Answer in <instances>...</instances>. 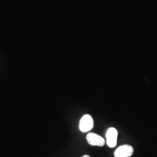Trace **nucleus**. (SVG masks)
Listing matches in <instances>:
<instances>
[{
	"instance_id": "obj_1",
	"label": "nucleus",
	"mask_w": 157,
	"mask_h": 157,
	"mask_svg": "<svg viewBox=\"0 0 157 157\" xmlns=\"http://www.w3.org/2000/svg\"><path fill=\"white\" fill-rule=\"evenodd\" d=\"M93 126L94 120L90 115L86 114L82 117L79 122V129L82 132H88L93 128Z\"/></svg>"
},
{
	"instance_id": "obj_2",
	"label": "nucleus",
	"mask_w": 157,
	"mask_h": 157,
	"mask_svg": "<svg viewBox=\"0 0 157 157\" xmlns=\"http://www.w3.org/2000/svg\"><path fill=\"white\" fill-rule=\"evenodd\" d=\"M134 153L133 147L129 144L119 146L113 153L115 157H130Z\"/></svg>"
},
{
	"instance_id": "obj_3",
	"label": "nucleus",
	"mask_w": 157,
	"mask_h": 157,
	"mask_svg": "<svg viewBox=\"0 0 157 157\" xmlns=\"http://www.w3.org/2000/svg\"><path fill=\"white\" fill-rule=\"evenodd\" d=\"M86 140L87 143L91 146L103 147L105 145V139L98 134L90 132L86 136Z\"/></svg>"
},
{
	"instance_id": "obj_5",
	"label": "nucleus",
	"mask_w": 157,
	"mask_h": 157,
	"mask_svg": "<svg viewBox=\"0 0 157 157\" xmlns=\"http://www.w3.org/2000/svg\"><path fill=\"white\" fill-rule=\"evenodd\" d=\"M82 157H91L90 155H84L83 156H82Z\"/></svg>"
},
{
	"instance_id": "obj_4",
	"label": "nucleus",
	"mask_w": 157,
	"mask_h": 157,
	"mask_svg": "<svg viewBox=\"0 0 157 157\" xmlns=\"http://www.w3.org/2000/svg\"><path fill=\"white\" fill-rule=\"evenodd\" d=\"M118 130L115 128H109L106 133V142L110 148H113L117 146L118 139Z\"/></svg>"
}]
</instances>
